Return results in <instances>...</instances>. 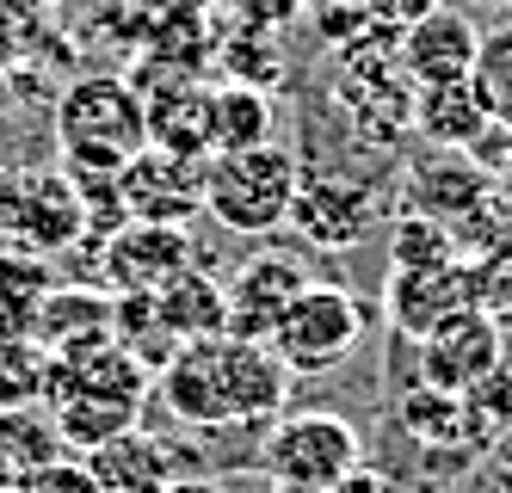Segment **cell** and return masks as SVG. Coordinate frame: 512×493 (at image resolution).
<instances>
[{"instance_id": "cell-1", "label": "cell", "mask_w": 512, "mask_h": 493, "mask_svg": "<svg viewBox=\"0 0 512 493\" xmlns=\"http://www.w3.org/2000/svg\"><path fill=\"white\" fill-rule=\"evenodd\" d=\"M290 376L266 339H241V333H216L179 346L155 370V395L167 401L173 420H186L198 432H223V426H253V420H278L290 401Z\"/></svg>"}, {"instance_id": "cell-2", "label": "cell", "mask_w": 512, "mask_h": 493, "mask_svg": "<svg viewBox=\"0 0 512 493\" xmlns=\"http://www.w3.org/2000/svg\"><path fill=\"white\" fill-rule=\"evenodd\" d=\"M303 161L272 136L260 148H229V155L204 161V210L223 222L229 235L266 241L290 222V198H297Z\"/></svg>"}, {"instance_id": "cell-3", "label": "cell", "mask_w": 512, "mask_h": 493, "mask_svg": "<svg viewBox=\"0 0 512 493\" xmlns=\"http://www.w3.org/2000/svg\"><path fill=\"white\" fill-rule=\"evenodd\" d=\"M56 142L68 167H105L118 173L149 148V118H142V93L124 74H81L56 99Z\"/></svg>"}, {"instance_id": "cell-4", "label": "cell", "mask_w": 512, "mask_h": 493, "mask_svg": "<svg viewBox=\"0 0 512 493\" xmlns=\"http://www.w3.org/2000/svg\"><path fill=\"white\" fill-rule=\"evenodd\" d=\"M364 333H371V309H364V296L334 284V278H309L297 296L284 302V315L272 321L266 346L278 352V364L290 376H327L334 364H346Z\"/></svg>"}, {"instance_id": "cell-5", "label": "cell", "mask_w": 512, "mask_h": 493, "mask_svg": "<svg viewBox=\"0 0 512 493\" xmlns=\"http://www.w3.org/2000/svg\"><path fill=\"white\" fill-rule=\"evenodd\" d=\"M364 463V438L346 413L303 407V413H278L266 444H260V469L278 487H334Z\"/></svg>"}, {"instance_id": "cell-6", "label": "cell", "mask_w": 512, "mask_h": 493, "mask_svg": "<svg viewBox=\"0 0 512 493\" xmlns=\"http://www.w3.org/2000/svg\"><path fill=\"white\" fill-rule=\"evenodd\" d=\"M482 309V272H469L457 259L414 265V272H389V321L401 339H426L463 315Z\"/></svg>"}, {"instance_id": "cell-7", "label": "cell", "mask_w": 512, "mask_h": 493, "mask_svg": "<svg viewBox=\"0 0 512 493\" xmlns=\"http://www.w3.org/2000/svg\"><path fill=\"white\" fill-rule=\"evenodd\" d=\"M284 229H297L321 253H352L358 241H371V229H377V198H371V185H358V179L303 173Z\"/></svg>"}, {"instance_id": "cell-8", "label": "cell", "mask_w": 512, "mask_h": 493, "mask_svg": "<svg viewBox=\"0 0 512 493\" xmlns=\"http://www.w3.org/2000/svg\"><path fill=\"white\" fill-rule=\"evenodd\" d=\"M118 192L130 222H186L204 210V161L167 155V148H142L136 161L118 167Z\"/></svg>"}, {"instance_id": "cell-9", "label": "cell", "mask_w": 512, "mask_h": 493, "mask_svg": "<svg viewBox=\"0 0 512 493\" xmlns=\"http://www.w3.org/2000/svg\"><path fill=\"white\" fill-rule=\"evenodd\" d=\"M99 247H105V284L118 296H149L192 265V235L179 222H124Z\"/></svg>"}, {"instance_id": "cell-10", "label": "cell", "mask_w": 512, "mask_h": 493, "mask_svg": "<svg viewBox=\"0 0 512 493\" xmlns=\"http://www.w3.org/2000/svg\"><path fill=\"white\" fill-rule=\"evenodd\" d=\"M475 50H482V31L469 13L438 7L414 25L395 31V62L408 74V87H445V81H469Z\"/></svg>"}, {"instance_id": "cell-11", "label": "cell", "mask_w": 512, "mask_h": 493, "mask_svg": "<svg viewBox=\"0 0 512 493\" xmlns=\"http://www.w3.org/2000/svg\"><path fill=\"white\" fill-rule=\"evenodd\" d=\"M303 284H309V265L290 259L284 247L247 253V259L235 265V278L223 284V290H229V333H241V339H266L272 321L284 315V302L297 296Z\"/></svg>"}, {"instance_id": "cell-12", "label": "cell", "mask_w": 512, "mask_h": 493, "mask_svg": "<svg viewBox=\"0 0 512 493\" xmlns=\"http://www.w3.org/2000/svg\"><path fill=\"white\" fill-rule=\"evenodd\" d=\"M75 463H81L93 493H167L179 475H186L179 469V450L167 438H155V432H142V426H130L124 438L87 450Z\"/></svg>"}, {"instance_id": "cell-13", "label": "cell", "mask_w": 512, "mask_h": 493, "mask_svg": "<svg viewBox=\"0 0 512 493\" xmlns=\"http://www.w3.org/2000/svg\"><path fill=\"white\" fill-rule=\"evenodd\" d=\"M500 358H506V339H500V327H494L482 309L420 339V370H426V383H432V389H451V395L475 389L488 370H500Z\"/></svg>"}, {"instance_id": "cell-14", "label": "cell", "mask_w": 512, "mask_h": 493, "mask_svg": "<svg viewBox=\"0 0 512 493\" xmlns=\"http://www.w3.org/2000/svg\"><path fill=\"white\" fill-rule=\"evenodd\" d=\"M19 241H25L31 259L87 241L81 192H75V179H68V167H56V173H25V185H19Z\"/></svg>"}, {"instance_id": "cell-15", "label": "cell", "mask_w": 512, "mask_h": 493, "mask_svg": "<svg viewBox=\"0 0 512 493\" xmlns=\"http://www.w3.org/2000/svg\"><path fill=\"white\" fill-rule=\"evenodd\" d=\"M408 124L432 142V148H445V155H482V142L500 130L482 99H475L469 81H445V87H414V111H408Z\"/></svg>"}, {"instance_id": "cell-16", "label": "cell", "mask_w": 512, "mask_h": 493, "mask_svg": "<svg viewBox=\"0 0 512 493\" xmlns=\"http://www.w3.org/2000/svg\"><path fill=\"white\" fill-rule=\"evenodd\" d=\"M149 302H155V321L167 327L173 346L229 333V290H223V278L198 272V265H186L179 278H167L161 290H149Z\"/></svg>"}, {"instance_id": "cell-17", "label": "cell", "mask_w": 512, "mask_h": 493, "mask_svg": "<svg viewBox=\"0 0 512 493\" xmlns=\"http://www.w3.org/2000/svg\"><path fill=\"white\" fill-rule=\"evenodd\" d=\"M0 457L13 463L19 493H25V487H44L56 469L75 463V450L62 444L50 413H38V407H0Z\"/></svg>"}, {"instance_id": "cell-18", "label": "cell", "mask_w": 512, "mask_h": 493, "mask_svg": "<svg viewBox=\"0 0 512 493\" xmlns=\"http://www.w3.org/2000/svg\"><path fill=\"white\" fill-rule=\"evenodd\" d=\"M142 118H149V148H167V155H186V161H210V87L186 81L173 93L142 99Z\"/></svg>"}, {"instance_id": "cell-19", "label": "cell", "mask_w": 512, "mask_h": 493, "mask_svg": "<svg viewBox=\"0 0 512 493\" xmlns=\"http://www.w3.org/2000/svg\"><path fill=\"white\" fill-rule=\"evenodd\" d=\"M395 426L408 432L420 450H457V457H482V450H475V432H469V413H463V395H451V389H432V383L408 389V395L395 401Z\"/></svg>"}, {"instance_id": "cell-20", "label": "cell", "mask_w": 512, "mask_h": 493, "mask_svg": "<svg viewBox=\"0 0 512 493\" xmlns=\"http://www.w3.org/2000/svg\"><path fill=\"white\" fill-rule=\"evenodd\" d=\"M31 333H38L44 352H62V346H75V339H99V333H112V296H105V290L38 296V309H31Z\"/></svg>"}, {"instance_id": "cell-21", "label": "cell", "mask_w": 512, "mask_h": 493, "mask_svg": "<svg viewBox=\"0 0 512 493\" xmlns=\"http://www.w3.org/2000/svg\"><path fill=\"white\" fill-rule=\"evenodd\" d=\"M136 413H142V401H118V395H62V401H50V420H56L62 444L75 450V457L124 438L136 426Z\"/></svg>"}, {"instance_id": "cell-22", "label": "cell", "mask_w": 512, "mask_h": 493, "mask_svg": "<svg viewBox=\"0 0 512 493\" xmlns=\"http://www.w3.org/2000/svg\"><path fill=\"white\" fill-rule=\"evenodd\" d=\"M272 142V99L253 81H229L210 87V148L229 155V148H260Z\"/></svg>"}, {"instance_id": "cell-23", "label": "cell", "mask_w": 512, "mask_h": 493, "mask_svg": "<svg viewBox=\"0 0 512 493\" xmlns=\"http://www.w3.org/2000/svg\"><path fill=\"white\" fill-rule=\"evenodd\" d=\"M469 87L482 99V111L512 130V25H494L482 31V50H475V68H469Z\"/></svg>"}, {"instance_id": "cell-24", "label": "cell", "mask_w": 512, "mask_h": 493, "mask_svg": "<svg viewBox=\"0 0 512 493\" xmlns=\"http://www.w3.org/2000/svg\"><path fill=\"white\" fill-rule=\"evenodd\" d=\"M438 259H457V247H451V235L438 229L426 210L401 216L389 229V272H414V265H438Z\"/></svg>"}, {"instance_id": "cell-25", "label": "cell", "mask_w": 512, "mask_h": 493, "mask_svg": "<svg viewBox=\"0 0 512 493\" xmlns=\"http://www.w3.org/2000/svg\"><path fill=\"white\" fill-rule=\"evenodd\" d=\"M358 7L371 13V25L401 31V25H414V19H426V13H438V7H451V0H358Z\"/></svg>"}, {"instance_id": "cell-26", "label": "cell", "mask_w": 512, "mask_h": 493, "mask_svg": "<svg viewBox=\"0 0 512 493\" xmlns=\"http://www.w3.org/2000/svg\"><path fill=\"white\" fill-rule=\"evenodd\" d=\"M19 185H25V173H0V253H25V241H19Z\"/></svg>"}, {"instance_id": "cell-27", "label": "cell", "mask_w": 512, "mask_h": 493, "mask_svg": "<svg viewBox=\"0 0 512 493\" xmlns=\"http://www.w3.org/2000/svg\"><path fill=\"white\" fill-rule=\"evenodd\" d=\"M235 7H241L247 25H284V19H297L309 0H235Z\"/></svg>"}, {"instance_id": "cell-28", "label": "cell", "mask_w": 512, "mask_h": 493, "mask_svg": "<svg viewBox=\"0 0 512 493\" xmlns=\"http://www.w3.org/2000/svg\"><path fill=\"white\" fill-rule=\"evenodd\" d=\"M50 7L56 0H0V19H7L13 31H38L50 19Z\"/></svg>"}, {"instance_id": "cell-29", "label": "cell", "mask_w": 512, "mask_h": 493, "mask_svg": "<svg viewBox=\"0 0 512 493\" xmlns=\"http://www.w3.org/2000/svg\"><path fill=\"white\" fill-rule=\"evenodd\" d=\"M482 481H488V493H512V438H500V444L488 450Z\"/></svg>"}, {"instance_id": "cell-30", "label": "cell", "mask_w": 512, "mask_h": 493, "mask_svg": "<svg viewBox=\"0 0 512 493\" xmlns=\"http://www.w3.org/2000/svg\"><path fill=\"white\" fill-rule=\"evenodd\" d=\"M19 62H25V31H13L7 19H0V93H7V81H13Z\"/></svg>"}, {"instance_id": "cell-31", "label": "cell", "mask_w": 512, "mask_h": 493, "mask_svg": "<svg viewBox=\"0 0 512 493\" xmlns=\"http://www.w3.org/2000/svg\"><path fill=\"white\" fill-rule=\"evenodd\" d=\"M327 493H389V475H383V469H364V463H358L352 475H340V481L327 487Z\"/></svg>"}, {"instance_id": "cell-32", "label": "cell", "mask_w": 512, "mask_h": 493, "mask_svg": "<svg viewBox=\"0 0 512 493\" xmlns=\"http://www.w3.org/2000/svg\"><path fill=\"white\" fill-rule=\"evenodd\" d=\"M167 493H223V481H210V475H179Z\"/></svg>"}, {"instance_id": "cell-33", "label": "cell", "mask_w": 512, "mask_h": 493, "mask_svg": "<svg viewBox=\"0 0 512 493\" xmlns=\"http://www.w3.org/2000/svg\"><path fill=\"white\" fill-rule=\"evenodd\" d=\"M0 493H19V475H13V463L0 457Z\"/></svg>"}, {"instance_id": "cell-34", "label": "cell", "mask_w": 512, "mask_h": 493, "mask_svg": "<svg viewBox=\"0 0 512 493\" xmlns=\"http://www.w3.org/2000/svg\"><path fill=\"white\" fill-rule=\"evenodd\" d=\"M500 179H506V192H512V155H506V161H500Z\"/></svg>"}, {"instance_id": "cell-35", "label": "cell", "mask_w": 512, "mask_h": 493, "mask_svg": "<svg viewBox=\"0 0 512 493\" xmlns=\"http://www.w3.org/2000/svg\"><path fill=\"white\" fill-rule=\"evenodd\" d=\"M309 7H334V0H309Z\"/></svg>"}]
</instances>
